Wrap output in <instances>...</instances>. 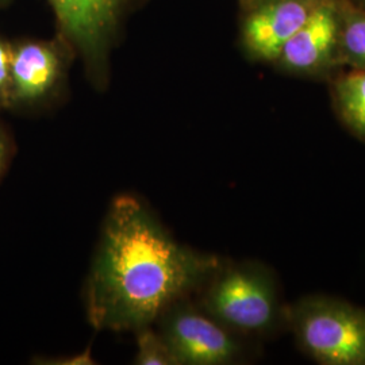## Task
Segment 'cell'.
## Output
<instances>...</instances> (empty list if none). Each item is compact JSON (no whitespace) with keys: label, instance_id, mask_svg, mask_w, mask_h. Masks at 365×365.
I'll return each instance as SVG.
<instances>
[{"label":"cell","instance_id":"1","mask_svg":"<svg viewBox=\"0 0 365 365\" xmlns=\"http://www.w3.org/2000/svg\"><path fill=\"white\" fill-rule=\"evenodd\" d=\"M221 265L176 242L134 196H119L106 217L87 283L93 327L137 331L203 287Z\"/></svg>","mask_w":365,"mask_h":365},{"label":"cell","instance_id":"2","mask_svg":"<svg viewBox=\"0 0 365 365\" xmlns=\"http://www.w3.org/2000/svg\"><path fill=\"white\" fill-rule=\"evenodd\" d=\"M205 286L200 307L240 337L268 336L286 325L274 274L257 262L220 265Z\"/></svg>","mask_w":365,"mask_h":365},{"label":"cell","instance_id":"3","mask_svg":"<svg viewBox=\"0 0 365 365\" xmlns=\"http://www.w3.org/2000/svg\"><path fill=\"white\" fill-rule=\"evenodd\" d=\"M56 21V34L81 60L92 86L105 90L111 56L131 16L149 0H45Z\"/></svg>","mask_w":365,"mask_h":365},{"label":"cell","instance_id":"4","mask_svg":"<svg viewBox=\"0 0 365 365\" xmlns=\"http://www.w3.org/2000/svg\"><path fill=\"white\" fill-rule=\"evenodd\" d=\"M287 325L302 352L321 365H365V309L309 295L286 306Z\"/></svg>","mask_w":365,"mask_h":365},{"label":"cell","instance_id":"5","mask_svg":"<svg viewBox=\"0 0 365 365\" xmlns=\"http://www.w3.org/2000/svg\"><path fill=\"white\" fill-rule=\"evenodd\" d=\"M160 321L178 365L235 364L244 356L240 336L185 299L172 304Z\"/></svg>","mask_w":365,"mask_h":365},{"label":"cell","instance_id":"6","mask_svg":"<svg viewBox=\"0 0 365 365\" xmlns=\"http://www.w3.org/2000/svg\"><path fill=\"white\" fill-rule=\"evenodd\" d=\"M75 53L57 36L11 42L9 108L29 110L46 103L58 92Z\"/></svg>","mask_w":365,"mask_h":365},{"label":"cell","instance_id":"7","mask_svg":"<svg viewBox=\"0 0 365 365\" xmlns=\"http://www.w3.org/2000/svg\"><path fill=\"white\" fill-rule=\"evenodd\" d=\"M322 0H247L240 4L238 46L253 63L272 66Z\"/></svg>","mask_w":365,"mask_h":365},{"label":"cell","instance_id":"8","mask_svg":"<svg viewBox=\"0 0 365 365\" xmlns=\"http://www.w3.org/2000/svg\"><path fill=\"white\" fill-rule=\"evenodd\" d=\"M288 76L330 80L344 69L339 57L337 0H322L288 39L272 64Z\"/></svg>","mask_w":365,"mask_h":365},{"label":"cell","instance_id":"9","mask_svg":"<svg viewBox=\"0 0 365 365\" xmlns=\"http://www.w3.org/2000/svg\"><path fill=\"white\" fill-rule=\"evenodd\" d=\"M330 93L341 122L365 141V69H342L330 78Z\"/></svg>","mask_w":365,"mask_h":365},{"label":"cell","instance_id":"10","mask_svg":"<svg viewBox=\"0 0 365 365\" xmlns=\"http://www.w3.org/2000/svg\"><path fill=\"white\" fill-rule=\"evenodd\" d=\"M339 57L344 68L365 69V9L337 0Z\"/></svg>","mask_w":365,"mask_h":365},{"label":"cell","instance_id":"11","mask_svg":"<svg viewBox=\"0 0 365 365\" xmlns=\"http://www.w3.org/2000/svg\"><path fill=\"white\" fill-rule=\"evenodd\" d=\"M137 333L138 352L135 354V364L138 365H178L167 341L155 333L150 327H143Z\"/></svg>","mask_w":365,"mask_h":365},{"label":"cell","instance_id":"12","mask_svg":"<svg viewBox=\"0 0 365 365\" xmlns=\"http://www.w3.org/2000/svg\"><path fill=\"white\" fill-rule=\"evenodd\" d=\"M11 41L0 33V110L9 108Z\"/></svg>","mask_w":365,"mask_h":365},{"label":"cell","instance_id":"13","mask_svg":"<svg viewBox=\"0 0 365 365\" xmlns=\"http://www.w3.org/2000/svg\"><path fill=\"white\" fill-rule=\"evenodd\" d=\"M10 155H11L10 138H9V134L3 129V126L0 125V176L3 175V172L7 167Z\"/></svg>","mask_w":365,"mask_h":365},{"label":"cell","instance_id":"14","mask_svg":"<svg viewBox=\"0 0 365 365\" xmlns=\"http://www.w3.org/2000/svg\"><path fill=\"white\" fill-rule=\"evenodd\" d=\"M13 1L14 0H0V10H3V9H6V7H9Z\"/></svg>","mask_w":365,"mask_h":365},{"label":"cell","instance_id":"15","mask_svg":"<svg viewBox=\"0 0 365 365\" xmlns=\"http://www.w3.org/2000/svg\"><path fill=\"white\" fill-rule=\"evenodd\" d=\"M353 3H356L357 6H360V7H363L365 9V0H352Z\"/></svg>","mask_w":365,"mask_h":365},{"label":"cell","instance_id":"16","mask_svg":"<svg viewBox=\"0 0 365 365\" xmlns=\"http://www.w3.org/2000/svg\"><path fill=\"white\" fill-rule=\"evenodd\" d=\"M244 1H247V0H238V3H244Z\"/></svg>","mask_w":365,"mask_h":365}]
</instances>
